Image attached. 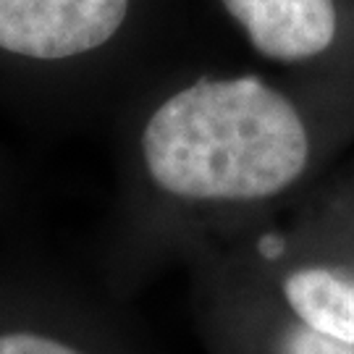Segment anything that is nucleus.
Returning <instances> with one entry per match:
<instances>
[{"mask_svg":"<svg viewBox=\"0 0 354 354\" xmlns=\"http://www.w3.org/2000/svg\"><path fill=\"white\" fill-rule=\"evenodd\" d=\"M310 152L307 124L281 89L252 74L200 76L142 115L134 171L145 197L260 203L302 178Z\"/></svg>","mask_w":354,"mask_h":354,"instance_id":"nucleus-1","label":"nucleus"},{"mask_svg":"<svg viewBox=\"0 0 354 354\" xmlns=\"http://www.w3.org/2000/svg\"><path fill=\"white\" fill-rule=\"evenodd\" d=\"M131 0H0V55L35 66L74 64L105 50Z\"/></svg>","mask_w":354,"mask_h":354,"instance_id":"nucleus-2","label":"nucleus"},{"mask_svg":"<svg viewBox=\"0 0 354 354\" xmlns=\"http://www.w3.org/2000/svg\"><path fill=\"white\" fill-rule=\"evenodd\" d=\"M221 6L250 48L281 66L326 55L342 32L339 0H221Z\"/></svg>","mask_w":354,"mask_h":354,"instance_id":"nucleus-3","label":"nucleus"},{"mask_svg":"<svg viewBox=\"0 0 354 354\" xmlns=\"http://www.w3.org/2000/svg\"><path fill=\"white\" fill-rule=\"evenodd\" d=\"M281 294L294 320L354 346V279L326 266L294 268L281 283Z\"/></svg>","mask_w":354,"mask_h":354,"instance_id":"nucleus-4","label":"nucleus"},{"mask_svg":"<svg viewBox=\"0 0 354 354\" xmlns=\"http://www.w3.org/2000/svg\"><path fill=\"white\" fill-rule=\"evenodd\" d=\"M76 326L39 315L0 317V354H92L74 339Z\"/></svg>","mask_w":354,"mask_h":354,"instance_id":"nucleus-5","label":"nucleus"},{"mask_svg":"<svg viewBox=\"0 0 354 354\" xmlns=\"http://www.w3.org/2000/svg\"><path fill=\"white\" fill-rule=\"evenodd\" d=\"M276 354H354V346L320 336L313 328L302 326L299 320H294L279 336Z\"/></svg>","mask_w":354,"mask_h":354,"instance_id":"nucleus-6","label":"nucleus"}]
</instances>
